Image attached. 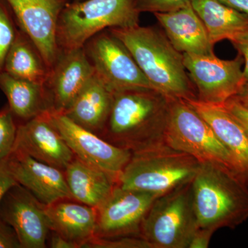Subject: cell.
<instances>
[{
  "label": "cell",
  "instance_id": "obj_14",
  "mask_svg": "<svg viewBox=\"0 0 248 248\" xmlns=\"http://www.w3.org/2000/svg\"><path fill=\"white\" fill-rule=\"evenodd\" d=\"M94 75L84 48L62 52L43 84L50 112L63 114Z\"/></svg>",
  "mask_w": 248,
  "mask_h": 248
},
{
  "label": "cell",
  "instance_id": "obj_27",
  "mask_svg": "<svg viewBox=\"0 0 248 248\" xmlns=\"http://www.w3.org/2000/svg\"><path fill=\"white\" fill-rule=\"evenodd\" d=\"M83 248H153V246L142 236L99 238L94 236Z\"/></svg>",
  "mask_w": 248,
  "mask_h": 248
},
{
  "label": "cell",
  "instance_id": "obj_8",
  "mask_svg": "<svg viewBox=\"0 0 248 248\" xmlns=\"http://www.w3.org/2000/svg\"><path fill=\"white\" fill-rule=\"evenodd\" d=\"M83 48L94 75L114 93L125 89H155L128 48L108 29L93 36Z\"/></svg>",
  "mask_w": 248,
  "mask_h": 248
},
{
  "label": "cell",
  "instance_id": "obj_36",
  "mask_svg": "<svg viewBox=\"0 0 248 248\" xmlns=\"http://www.w3.org/2000/svg\"><path fill=\"white\" fill-rule=\"evenodd\" d=\"M233 98H234L241 105L248 107V81L244 83L239 93Z\"/></svg>",
  "mask_w": 248,
  "mask_h": 248
},
{
  "label": "cell",
  "instance_id": "obj_3",
  "mask_svg": "<svg viewBox=\"0 0 248 248\" xmlns=\"http://www.w3.org/2000/svg\"><path fill=\"white\" fill-rule=\"evenodd\" d=\"M192 200L200 228L234 229L248 219V184L220 163H200L192 181Z\"/></svg>",
  "mask_w": 248,
  "mask_h": 248
},
{
  "label": "cell",
  "instance_id": "obj_9",
  "mask_svg": "<svg viewBox=\"0 0 248 248\" xmlns=\"http://www.w3.org/2000/svg\"><path fill=\"white\" fill-rule=\"evenodd\" d=\"M186 69L197 92V99L208 104L223 105L234 97L245 83L242 55L223 60L216 55L183 53Z\"/></svg>",
  "mask_w": 248,
  "mask_h": 248
},
{
  "label": "cell",
  "instance_id": "obj_33",
  "mask_svg": "<svg viewBox=\"0 0 248 248\" xmlns=\"http://www.w3.org/2000/svg\"><path fill=\"white\" fill-rule=\"evenodd\" d=\"M215 232L199 227L192 236L188 248H207Z\"/></svg>",
  "mask_w": 248,
  "mask_h": 248
},
{
  "label": "cell",
  "instance_id": "obj_4",
  "mask_svg": "<svg viewBox=\"0 0 248 248\" xmlns=\"http://www.w3.org/2000/svg\"><path fill=\"white\" fill-rule=\"evenodd\" d=\"M200 164L191 155L164 143L133 153L119 176L118 185L160 197L192 182Z\"/></svg>",
  "mask_w": 248,
  "mask_h": 248
},
{
  "label": "cell",
  "instance_id": "obj_35",
  "mask_svg": "<svg viewBox=\"0 0 248 248\" xmlns=\"http://www.w3.org/2000/svg\"><path fill=\"white\" fill-rule=\"evenodd\" d=\"M222 3L248 16V0H219Z\"/></svg>",
  "mask_w": 248,
  "mask_h": 248
},
{
  "label": "cell",
  "instance_id": "obj_17",
  "mask_svg": "<svg viewBox=\"0 0 248 248\" xmlns=\"http://www.w3.org/2000/svg\"><path fill=\"white\" fill-rule=\"evenodd\" d=\"M186 101L212 127L229 151L235 172L248 184V135L244 128L223 105L208 104L197 99Z\"/></svg>",
  "mask_w": 248,
  "mask_h": 248
},
{
  "label": "cell",
  "instance_id": "obj_7",
  "mask_svg": "<svg viewBox=\"0 0 248 248\" xmlns=\"http://www.w3.org/2000/svg\"><path fill=\"white\" fill-rule=\"evenodd\" d=\"M165 143L200 163H220L235 172L234 161L226 146L208 122L184 99H172Z\"/></svg>",
  "mask_w": 248,
  "mask_h": 248
},
{
  "label": "cell",
  "instance_id": "obj_12",
  "mask_svg": "<svg viewBox=\"0 0 248 248\" xmlns=\"http://www.w3.org/2000/svg\"><path fill=\"white\" fill-rule=\"evenodd\" d=\"M46 205L16 184L0 203V218L16 232L22 248H45L50 229Z\"/></svg>",
  "mask_w": 248,
  "mask_h": 248
},
{
  "label": "cell",
  "instance_id": "obj_11",
  "mask_svg": "<svg viewBox=\"0 0 248 248\" xmlns=\"http://www.w3.org/2000/svg\"><path fill=\"white\" fill-rule=\"evenodd\" d=\"M18 27L39 48L49 69L61 55L58 43L59 18L71 0H5Z\"/></svg>",
  "mask_w": 248,
  "mask_h": 248
},
{
  "label": "cell",
  "instance_id": "obj_32",
  "mask_svg": "<svg viewBox=\"0 0 248 248\" xmlns=\"http://www.w3.org/2000/svg\"><path fill=\"white\" fill-rule=\"evenodd\" d=\"M17 184L10 170L8 159L0 161V203L6 192Z\"/></svg>",
  "mask_w": 248,
  "mask_h": 248
},
{
  "label": "cell",
  "instance_id": "obj_28",
  "mask_svg": "<svg viewBox=\"0 0 248 248\" xmlns=\"http://www.w3.org/2000/svg\"><path fill=\"white\" fill-rule=\"evenodd\" d=\"M192 0H136L137 9L141 13H167L191 4Z\"/></svg>",
  "mask_w": 248,
  "mask_h": 248
},
{
  "label": "cell",
  "instance_id": "obj_22",
  "mask_svg": "<svg viewBox=\"0 0 248 248\" xmlns=\"http://www.w3.org/2000/svg\"><path fill=\"white\" fill-rule=\"evenodd\" d=\"M0 89L7 98L10 110L18 123L50 112L43 84L0 73Z\"/></svg>",
  "mask_w": 248,
  "mask_h": 248
},
{
  "label": "cell",
  "instance_id": "obj_21",
  "mask_svg": "<svg viewBox=\"0 0 248 248\" xmlns=\"http://www.w3.org/2000/svg\"><path fill=\"white\" fill-rule=\"evenodd\" d=\"M64 173L73 200L96 208L108 198L118 185L117 178L110 173L76 156Z\"/></svg>",
  "mask_w": 248,
  "mask_h": 248
},
{
  "label": "cell",
  "instance_id": "obj_19",
  "mask_svg": "<svg viewBox=\"0 0 248 248\" xmlns=\"http://www.w3.org/2000/svg\"><path fill=\"white\" fill-rule=\"evenodd\" d=\"M50 231L76 244L78 248L95 236L97 208L73 200H63L46 208Z\"/></svg>",
  "mask_w": 248,
  "mask_h": 248
},
{
  "label": "cell",
  "instance_id": "obj_5",
  "mask_svg": "<svg viewBox=\"0 0 248 248\" xmlns=\"http://www.w3.org/2000/svg\"><path fill=\"white\" fill-rule=\"evenodd\" d=\"M136 0H73L59 18L58 43L61 52L76 50L99 32L110 28L138 25Z\"/></svg>",
  "mask_w": 248,
  "mask_h": 248
},
{
  "label": "cell",
  "instance_id": "obj_26",
  "mask_svg": "<svg viewBox=\"0 0 248 248\" xmlns=\"http://www.w3.org/2000/svg\"><path fill=\"white\" fill-rule=\"evenodd\" d=\"M18 122L9 106L0 110V161L7 159L14 151Z\"/></svg>",
  "mask_w": 248,
  "mask_h": 248
},
{
  "label": "cell",
  "instance_id": "obj_29",
  "mask_svg": "<svg viewBox=\"0 0 248 248\" xmlns=\"http://www.w3.org/2000/svg\"><path fill=\"white\" fill-rule=\"evenodd\" d=\"M223 106L241 124L248 135V107L241 105L233 97L228 99Z\"/></svg>",
  "mask_w": 248,
  "mask_h": 248
},
{
  "label": "cell",
  "instance_id": "obj_24",
  "mask_svg": "<svg viewBox=\"0 0 248 248\" xmlns=\"http://www.w3.org/2000/svg\"><path fill=\"white\" fill-rule=\"evenodd\" d=\"M3 72L41 84L45 83L50 72L37 46L19 28L6 55Z\"/></svg>",
  "mask_w": 248,
  "mask_h": 248
},
{
  "label": "cell",
  "instance_id": "obj_25",
  "mask_svg": "<svg viewBox=\"0 0 248 248\" xmlns=\"http://www.w3.org/2000/svg\"><path fill=\"white\" fill-rule=\"evenodd\" d=\"M18 29L19 27L9 5L5 0H0V73L4 70L6 55Z\"/></svg>",
  "mask_w": 248,
  "mask_h": 248
},
{
  "label": "cell",
  "instance_id": "obj_31",
  "mask_svg": "<svg viewBox=\"0 0 248 248\" xmlns=\"http://www.w3.org/2000/svg\"><path fill=\"white\" fill-rule=\"evenodd\" d=\"M234 48L242 55L245 60V68L243 73L245 82L248 81V29L235 36L231 40Z\"/></svg>",
  "mask_w": 248,
  "mask_h": 248
},
{
  "label": "cell",
  "instance_id": "obj_10",
  "mask_svg": "<svg viewBox=\"0 0 248 248\" xmlns=\"http://www.w3.org/2000/svg\"><path fill=\"white\" fill-rule=\"evenodd\" d=\"M157 196L117 185L97 208L96 237L141 236V226Z\"/></svg>",
  "mask_w": 248,
  "mask_h": 248
},
{
  "label": "cell",
  "instance_id": "obj_30",
  "mask_svg": "<svg viewBox=\"0 0 248 248\" xmlns=\"http://www.w3.org/2000/svg\"><path fill=\"white\" fill-rule=\"evenodd\" d=\"M0 248H22L14 230L0 218Z\"/></svg>",
  "mask_w": 248,
  "mask_h": 248
},
{
  "label": "cell",
  "instance_id": "obj_1",
  "mask_svg": "<svg viewBox=\"0 0 248 248\" xmlns=\"http://www.w3.org/2000/svg\"><path fill=\"white\" fill-rule=\"evenodd\" d=\"M172 99L153 89L114 93L110 115L99 136L132 153L164 144Z\"/></svg>",
  "mask_w": 248,
  "mask_h": 248
},
{
  "label": "cell",
  "instance_id": "obj_6",
  "mask_svg": "<svg viewBox=\"0 0 248 248\" xmlns=\"http://www.w3.org/2000/svg\"><path fill=\"white\" fill-rule=\"evenodd\" d=\"M198 228L191 182L155 200L141 235L153 248H188Z\"/></svg>",
  "mask_w": 248,
  "mask_h": 248
},
{
  "label": "cell",
  "instance_id": "obj_15",
  "mask_svg": "<svg viewBox=\"0 0 248 248\" xmlns=\"http://www.w3.org/2000/svg\"><path fill=\"white\" fill-rule=\"evenodd\" d=\"M14 151L63 171L76 157L54 124L50 112L18 123Z\"/></svg>",
  "mask_w": 248,
  "mask_h": 248
},
{
  "label": "cell",
  "instance_id": "obj_34",
  "mask_svg": "<svg viewBox=\"0 0 248 248\" xmlns=\"http://www.w3.org/2000/svg\"><path fill=\"white\" fill-rule=\"evenodd\" d=\"M47 245L51 248H78L76 244L53 231L49 233Z\"/></svg>",
  "mask_w": 248,
  "mask_h": 248
},
{
  "label": "cell",
  "instance_id": "obj_2",
  "mask_svg": "<svg viewBox=\"0 0 248 248\" xmlns=\"http://www.w3.org/2000/svg\"><path fill=\"white\" fill-rule=\"evenodd\" d=\"M108 29L128 48L155 89L174 99H197L183 54L176 50L164 32L140 24Z\"/></svg>",
  "mask_w": 248,
  "mask_h": 248
},
{
  "label": "cell",
  "instance_id": "obj_23",
  "mask_svg": "<svg viewBox=\"0 0 248 248\" xmlns=\"http://www.w3.org/2000/svg\"><path fill=\"white\" fill-rule=\"evenodd\" d=\"M191 5L203 22L212 45L231 41L248 29V16L219 0H192Z\"/></svg>",
  "mask_w": 248,
  "mask_h": 248
},
{
  "label": "cell",
  "instance_id": "obj_16",
  "mask_svg": "<svg viewBox=\"0 0 248 248\" xmlns=\"http://www.w3.org/2000/svg\"><path fill=\"white\" fill-rule=\"evenodd\" d=\"M8 164L17 184L45 205L73 200L62 170L17 151L13 152L8 158Z\"/></svg>",
  "mask_w": 248,
  "mask_h": 248
},
{
  "label": "cell",
  "instance_id": "obj_13",
  "mask_svg": "<svg viewBox=\"0 0 248 248\" xmlns=\"http://www.w3.org/2000/svg\"><path fill=\"white\" fill-rule=\"evenodd\" d=\"M52 120L76 157L107 171L118 181L133 153L109 143L97 134L74 123L63 114L51 113Z\"/></svg>",
  "mask_w": 248,
  "mask_h": 248
},
{
  "label": "cell",
  "instance_id": "obj_18",
  "mask_svg": "<svg viewBox=\"0 0 248 248\" xmlns=\"http://www.w3.org/2000/svg\"><path fill=\"white\" fill-rule=\"evenodd\" d=\"M154 15L178 51L200 55L215 54L206 29L191 4L170 12Z\"/></svg>",
  "mask_w": 248,
  "mask_h": 248
},
{
  "label": "cell",
  "instance_id": "obj_20",
  "mask_svg": "<svg viewBox=\"0 0 248 248\" xmlns=\"http://www.w3.org/2000/svg\"><path fill=\"white\" fill-rule=\"evenodd\" d=\"M113 97V91L94 75L63 115L99 136L110 115Z\"/></svg>",
  "mask_w": 248,
  "mask_h": 248
}]
</instances>
